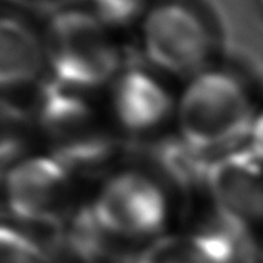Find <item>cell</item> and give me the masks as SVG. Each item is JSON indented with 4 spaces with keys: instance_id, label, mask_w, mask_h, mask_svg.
Masks as SVG:
<instances>
[{
    "instance_id": "cell-1",
    "label": "cell",
    "mask_w": 263,
    "mask_h": 263,
    "mask_svg": "<svg viewBox=\"0 0 263 263\" xmlns=\"http://www.w3.org/2000/svg\"><path fill=\"white\" fill-rule=\"evenodd\" d=\"M261 105L243 75L218 64L177 92L174 137L205 162L245 147Z\"/></svg>"
},
{
    "instance_id": "cell-2",
    "label": "cell",
    "mask_w": 263,
    "mask_h": 263,
    "mask_svg": "<svg viewBox=\"0 0 263 263\" xmlns=\"http://www.w3.org/2000/svg\"><path fill=\"white\" fill-rule=\"evenodd\" d=\"M39 145L77 175L110 167L128 148L117 130L103 92H85L45 80L35 92Z\"/></svg>"
},
{
    "instance_id": "cell-3",
    "label": "cell",
    "mask_w": 263,
    "mask_h": 263,
    "mask_svg": "<svg viewBox=\"0 0 263 263\" xmlns=\"http://www.w3.org/2000/svg\"><path fill=\"white\" fill-rule=\"evenodd\" d=\"M48 80L102 93L132 60L128 37L103 24L84 2L50 10L44 22Z\"/></svg>"
},
{
    "instance_id": "cell-4",
    "label": "cell",
    "mask_w": 263,
    "mask_h": 263,
    "mask_svg": "<svg viewBox=\"0 0 263 263\" xmlns=\"http://www.w3.org/2000/svg\"><path fill=\"white\" fill-rule=\"evenodd\" d=\"M135 44L138 60L180 84L217 64V30L192 0H155Z\"/></svg>"
},
{
    "instance_id": "cell-5",
    "label": "cell",
    "mask_w": 263,
    "mask_h": 263,
    "mask_svg": "<svg viewBox=\"0 0 263 263\" xmlns=\"http://www.w3.org/2000/svg\"><path fill=\"white\" fill-rule=\"evenodd\" d=\"M174 82L142 60H132L103 90L117 130L132 142H158L174 132L177 92Z\"/></svg>"
},
{
    "instance_id": "cell-6",
    "label": "cell",
    "mask_w": 263,
    "mask_h": 263,
    "mask_svg": "<svg viewBox=\"0 0 263 263\" xmlns=\"http://www.w3.org/2000/svg\"><path fill=\"white\" fill-rule=\"evenodd\" d=\"M77 174L45 150L33 152L4 174L0 185L9 210L18 220L62 225L77 202Z\"/></svg>"
},
{
    "instance_id": "cell-7",
    "label": "cell",
    "mask_w": 263,
    "mask_h": 263,
    "mask_svg": "<svg viewBox=\"0 0 263 263\" xmlns=\"http://www.w3.org/2000/svg\"><path fill=\"white\" fill-rule=\"evenodd\" d=\"M92 217L117 237H152L168 218V197L150 172L120 168L103 180L93 198Z\"/></svg>"
},
{
    "instance_id": "cell-8",
    "label": "cell",
    "mask_w": 263,
    "mask_h": 263,
    "mask_svg": "<svg viewBox=\"0 0 263 263\" xmlns=\"http://www.w3.org/2000/svg\"><path fill=\"white\" fill-rule=\"evenodd\" d=\"M203 185L221 227L233 237L263 235V162L247 147L209 162Z\"/></svg>"
},
{
    "instance_id": "cell-9",
    "label": "cell",
    "mask_w": 263,
    "mask_h": 263,
    "mask_svg": "<svg viewBox=\"0 0 263 263\" xmlns=\"http://www.w3.org/2000/svg\"><path fill=\"white\" fill-rule=\"evenodd\" d=\"M47 79L44 24L18 9L0 7V95L37 92Z\"/></svg>"
},
{
    "instance_id": "cell-10",
    "label": "cell",
    "mask_w": 263,
    "mask_h": 263,
    "mask_svg": "<svg viewBox=\"0 0 263 263\" xmlns=\"http://www.w3.org/2000/svg\"><path fill=\"white\" fill-rule=\"evenodd\" d=\"M135 263H240L238 238L227 228H200L160 237Z\"/></svg>"
},
{
    "instance_id": "cell-11",
    "label": "cell",
    "mask_w": 263,
    "mask_h": 263,
    "mask_svg": "<svg viewBox=\"0 0 263 263\" xmlns=\"http://www.w3.org/2000/svg\"><path fill=\"white\" fill-rule=\"evenodd\" d=\"M39 145L33 108L20 97L0 95V178Z\"/></svg>"
},
{
    "instance_id": "cell-12",
    "label": "cell",
    "mask_w": 263,
    "mask_h": 263,
    "mask_svg": "<svg viewBox=\"0 0 263 263\" xmlns=\"http://www.w3.org/2000/svg\"><path fill=\"white\" fill-rule=\"evenodd\" d=\"M155 0H84L103 24L122 35H134Z\"/></svg>"
},
{
    "instance_id": "cell-13",
    "label": "cell",
    "mask_w": 263,
    "mask_h": 263,
    "mask_svg": "<svg viewBox=\"0 0 263 263\" xmlns=\"http://www.w3.org/2000/svg\"><path fill=\"white\" fill-rule=\"evenodd\" d=\"M0 263H47V258L32 238L0 225Z\"/></svg>"
},
{
    "instance_id": "cell-14",
    "label": "cell",
    "mask_w": 263,
    "mask_h": 263,
    "mask_svg": "<svg viewBox=\"0 0 263 263\" xmlns=\"http://www.w3.org/2000/svg\"><path fill=\"white\" fill-rule=\"evenodd\" d=\"M245 147L250 150L258 160L263 162V105L260 107L257 117H255Z\"/></svg>"
},
{
    "instance_id": "cell-15",
    "label": "cell",
    "mask_w": 263,
    "mask_h": 263,
    "mask_svg": "<svg viewBox=\"0 0 263 263\" xmlns=\"http://www.w3.org/2000/svg\"><path fill=\"white\" fill-rule=\"evenodd\" d=\"M35 2H40V4H48V5L52 7V9H55V7H60V5L70 4V2H73V0H35Z\"/></svg>"
},
{
    "instance_id": "cell-16",
    "label": "cell",
    "mask_w": 263,
    "mask_h": 263,
    "mask_svg": "<svg viewBox=\"0 0 263 263\" xmlns=\"http://www.w3.org/2000/svg\"><path fill=\"white\" fill-rule=\"evenodd\" d=\"M257 4H258V7H260L261 12H263V0H257Z\"/></svg>"
}]
</instances>
